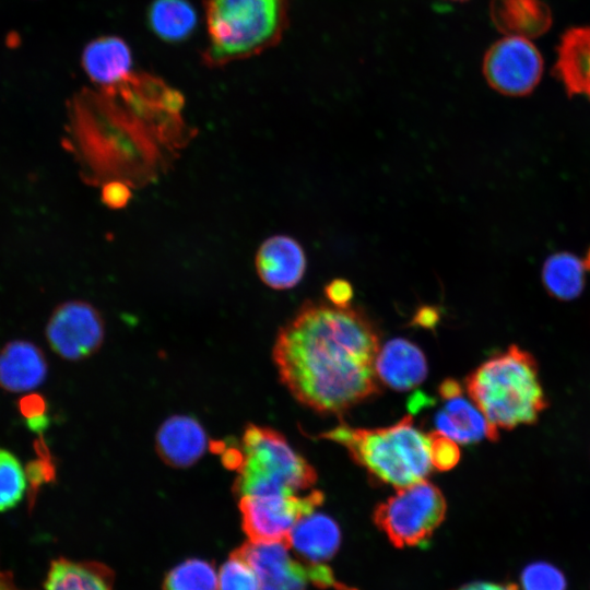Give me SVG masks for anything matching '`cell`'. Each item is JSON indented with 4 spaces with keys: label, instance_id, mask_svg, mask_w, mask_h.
Returning a JSON list of instances; mask_svg holds the SVG:
<instances>
[{
    "label": "cell",
    "instance_id": "ba28073f",
    "mask_svg": "<svg viewBox=\"0 0 590 590\" xmlns=\"http://www.w3.org/2000/svg\"><path fill=\"white\" fill-rule=\"evenodd\" d=\"M321 491L294 495H245L238 498L241 524L251 542H286L294 526L323 503Z\"/></svg>",
    "mask_w": 590,
    "mask_h": 590
},
{
    "label": "cell",
    "instance_id": "5b68a950",
    "mask_svg": "<svg viewBox=\"0 0 590 590\" xmlns=\"http://www.w3.org/2000/svg\"><path fill=\"white\" fill-rule=\"evenodd\" d=\"M239 449L240 463L233 484L238 498L245 495H294L317 481L316 470L272 428L249 424Z\"/></svg>",
    "mask_w": 590,
    "mask_h": 590
},
{
    "label": "cell",
    "instance_id": "2e32d148",
    "mask_svg": "<svg viewBox=\"0 0 590 590\" xmlns=\"http://www.w3.org/2000/svg\"><path fill=\"white\" fill-rule=\"evenodd\" d=\"M489 16L504 35L528 39L544 35L552 26V12L542 0H491Z\"/></svg>",
    "mask_w": 590,
    "mask_h": 590
},
{
    "label": "cell",
    "instance_id": "1f68e13d",
    "mask_svg": "<svg viewBox=\"0 0 590 590\" xmlns=\"http://www.w3.org/2000/svg\"><path fill=\"white\" fill-rule=\"evenodd\" d=\"M449 1L462 2V1H467V0H449Z\"/></svg>",
    "mask_w": 590,
    "mask_h": 590
},
{
    "label": "cell",
    "instance_id": "277c9868",
    "mask_svg": "<svg viewBox=\"0 0 590 590\" xmlns=\"http://www.w3.org/2000/svg\"><path fill=\"white\" fill-rule=\"evenodd\" d=\"M349 451L373 476L397 488L425 480L433 467L429 434L405 415L382 428H354L346 424L320 435Z\"/></svg>",
    "mask_w": 590,
    "mask_h": 590
},
{
    "label": "cell",
    "instance_id": "4316f807",
    "mask_svg": "<svg viewBox=\"0 0 590 590\" xmlns=\"http://www.w3.org/2000/svg\"><path fill=\"white\" fill-rule=\"evenodd\" d=\"M428 434L433 467L440 471L453 468L460 460L458 442L437 430Z\"/></svg>",
    "mask_w": 590,
    "mask_h": 590
},
{
    "label": "cell",
    "instance_id": "7402d4cb",
    "mask_svg": "<svg viewBox=\"0 0 590 590\" xmlns=\"http://www.w3.org/2000/svg\"><path fill=\"white\" fill-rule=\"evenodd\" d=\"M153 33L166 42H180L196 27L197 13L187 0H154L148 11Z\"/></svg>",
    "mask_w": 590,
    "mask_h": 590
},
{
    "label": "cell",
    "instance_id": "8fae6325",
    "mask_svg": "<svg viewBox=\"0 0 590 590\" xmlns=\"http://www.w3.org/2000/svg\"><path fill=\"white\" fill-rule=\"evenodd\" d=\"M444 406L434 415L435 430L458 444H474L483 439L495 441L499 432L493 428L477 405L464 397L461 386L453 379L439 388Z\"/></svg>",
    "mask_w": 590,
    "mask_h": 590
},
{
    "label": "cell",
    "instance_id": "5bb4252c",
    "mask_svg": "<svg viewBox=\"0 0 590 590\" xmlns=\"http://www.w3.org/2000/svg\"><path fill=\"white\" fill-rule=\"evenodd\" d=\"M208 448V437L201 424L188 415H174L158 428L155 449L164 463L173 468L194 464Z\"/></svg>",
    "mask_w": 590,
    "mask_h": 590
},
{
    "label": "cell",
    "instance_id": "44dd1931",
    "mask_svg": "<svg viewBox=\"0 0 590 590\" xmlns=\"http://www.w3.org/2000/svg\"><path fill=\"white\" fill-rule=\"evenodd\" d=\"M588 270H590V255L581 259L574 253L557 252L546 259L542 279L546 290L554 297L569 300L581 294Z\"/></svg>",
    "mask_w": 590,
    "mask_h": 590
},
{
    "label": "cell",
    "instance_id": "484cf974",
    "mask_svg": "<svg viewBox=\"0 0 590 590\" xmlns=\"http://www.w3.org/2000/svg\"><path fill=\"white\" fill-rule=\"evenodd\" d=\"M522 590H566V578L555 566L545 562L528 565L520 577Z\"/></svg>",
    "mask_w": 590,
    "mask_h": 590
},
{
    "label": "cell",
    "instance_id": "ac0fdd59",
    "mask_svg": "<svg viewBox=\"0 0 590 590\" xmlns=\"http://www.w3.org/2000/svg\"><path fill=\"white\" fill-rule=\"evenodd\" d=\"M82 66L97 87L115 85L132 71L129 46L116 36H103L92 40L83 50Z\"/></svg>",
    "mask_w": 590,
    "mask_h": 590
},
{
    "label": "cell",
    "instance_id": "6da1fadb",
    "mask_svg": "<svg viewBox=\"0 0 590 590\" xmlns=\"http://www.w3.org/2000/svg\"><path fill=\"white\" fill-rule=\"evenodd\" d=\"M379 349L377 331L359 310L308 302L279 331L273 359L298 402L338 414L379 391Z\"/></svg>",
    "mask_w": 590,
    "mask_h": 590
},
{
    "label": "cell",
    "instance_id": "ffe728a7",
    "mask_svg": "<svg viewBox=\"0 0 590 590\" xmlns=\"http://www.w3.org/2000/svg\"><path fill=\"white\" fill-rule=\"evenodd\" d=\"M46 590H113V575L97 563L57 559L51 563Z\"/></svg>",
    "mask_w": 590,
    "mask_h": 590
},
{
    "label": "cell",
    "instance_id": "4fadbf2b",
    "mask_svg": "<svg viewBox=\"0 0 590 590\" xmlns=\"http://www.w3.org/2000/svg\"><path fill=\"white\" fill-rule=\"evenodd\" d=\"M552 72L568 95L590 99V25L565 31L556 47Z\"/></svg>",
    "mask_w": 590,
    "mask_h": 590
},
{
    "label": "cell",
    "instance_id": "7a4b0ae2",
    "mask_svg": "<svg viewBox=\"0 0 590 590\" xmlns=\"http://www.w3.org/2000/svg\"><path fill=\"white\" fill-rule=\"evenodd\" d=\"M465 387L497 432L535 423L547 405L536 361L517 345L483 362L468 376Z\"/></svg>",
    "mask_w": 590,
    "mask_h": 590
},
{
    "label": "cell",
    "instance_id": "d6986e66",
    "mask_svg": "<svg viewBox=\"0 0 590 590\" xmlns=\"http://www.w3.org/2000/svg\"><path fill=\"white\" fill-rule=\"evenodd\" d=\"M341 531L338 523L323 514H309L291 531L287 544L309 563L330 559L339 550Z\"/></svg>",
    "mask_w": 590,
    "mask_h": 590
},
{
    "label": "cell",
    "instance_id": "e0dca14e",
    "mask_svg": "<svg viewBox=\"0 0 590 590\" xmlns=\"http://www.w3.org/2000/svg\"><path fill=\"white\" fill-rule=\"evenodd\" d=\"M46 375L45 356L32 342L11 341L0 351V387L4 390H33L43 384Z\"/></svg>",
    "mask_w": 590,
    "mask_h": 590
},
{
    "label": "cell",
    "instance_id": "7c38bea8",
    "mask_svg": "<svg viewBox=\"0 0 590 590\" xmlns=\"http://www.w3.org/2000/svg\"><path fill=\"white\" fill-rule=\"evenodd\" d=\"M307 259L300 244L287 235L266 238L255 256L260 281L273 290H290L304 278Z\"/></svg>",
    "mask_w": 590,
    "mask_h": 590
},
{
    "label": "cell",
    "instance_id": "52a82bcc",
    "mask_svg": "<svg viewBox=\"0 0 590 590\" xmlns=\"http://www.w3.org/2000/svg\"><path fill=\"white\" fill-rule=\"evenodd\" d=\"M286 542H251L236 551L255 570L260 590H306L309 583L337 590H353L339 582L322 563L294 559Z\"/></svg>",
    "mask_w": 590,
    "mask_h": 590
},
{
    "label": "cell",
    "instance_id": "9a60e30c",
    "mask_svg": "<svg viewBox=\"0 0 590 590\" xmlns=\"http://www.w3.org/2000/svg\"><path fill=\"white\" fill-rule=\"evenodd\" d=\"M377 377L392 389L405 391L418 386L427 375L423 352L412 342L393 339L379 349Z\"/></svg>",
    "mask_w": 590,
    "mask_h": 590
},
{
    "label": "cell",
    "instance_id": "83f0119b",
    "mask_svg": "<svg viewBox=\"0 0 590 590\" xmlns=\"http://www.w3.org/2000/svg\"><path fill=\"white\" fill-rule=\"evenodd\" d=\"M102 197L109 208H122L131 197L129 185L123 180L113 179L103 187Z\"/></svg>",
    "mask_w": 590,
    "mask_h": 590
},
{
    "label": "cell",
    "instance_id": "603a6c76",
    "mask_svg": "<svg viewBox=\"0 0 590 590\" xmlns=\"http://www.w3.org/2000/svg\"><path fill=\"white\" fill-rule=\"evenodd\" d=\"M164 590H219L217 575L206 560L190 558L175 566L166 575Z\"/></svg>",
    "mask_w": 590,
    "mask_h": 590
},
{
    "label": "cell",
    "instance_id": "d4e9b609",
    "mask_svg": "<svg viewBox=\"0 0 590 590\" xmlns=\"http://www.w3.org/2000/svg\"><path fill=\"white\" fill-rule=\"evenodd\" d=\"M217 588L219 590H260L255 570L236 550L220 569Z\"/></svg>",
    "mask_w": 590,
    "mask_h": 590
},
{
    "label": "cell",
    "instance_id": "f1b7e54d",
    "mask_svg": "<svg viewBox=\"0 0 590 590\" xmlns=\"http://www.w3.org/2000/svg\"><path fill=\"white\" fill-rule=\"evenodd\" d=\"M324 294L332 305L345 307L350 306L349 303L353 297V287L346 280L335 279L328 283Z\"/></svg>",
    "mask_w": 590,
    "mask_h": 590
},
{
    "label": "cell",
    "instance_id": "9c48e42d",
    "mask_svg": "<svg viewBox=\"0 0 590 590\" xmlns=\"http://www.w3.org/2000/svg\"><path fill=\"white\" fill-rule=\"evenodd\" d=\"M543 58L531 39L507 36L484 54L482 72L487 84L507 96L530 94L541 81Z\"/></svg>",
    "mask_w": 590,
    "mask_h": 590
},
{
    "label": "cell",
    "instance_id": "cb8c5ba5",
    "mask_svg": "<svg viewBox=\"0 0 590 590\" xmlns=\"http://www.w3.org/2000/svg\"><path fill=\"white\" fill-rule=\"evenodd\" d=\"M26 488V476L20 460L0 448V511L19 504Z\"/></svg>",
    "mask_w": 590,
    "mask_h": 590
},
{
    "label": "cell",
    "instance_id": "8992f818",
    "mask_svg": "<svg viewBox=\"0 0 590 590\" xmlns=\"http://www.w3.org/2000/svg\"><path fill=\"white\" fill-rule=\"evenodd\" d=\"M441 491L426 480L400 487L374 510L373 519L396 547L427 543L446 517Z\"/></svg>",
    "mask_w": 590,
    "mask_h": 590
},
{
    "label": "cell",
    "instance_id": "4dcf8cb0",
    "mask_svg": "<svg viewBox=\"0 0 590 590\" xmlns=\"http://www.w3.org/2000/svg\"><path fill=\"white\" fill-rule=\"evenodd\" d=\"M0 590H21L13 581V579L3 574L0 573Z\"/></svg>",
    "mask_w": 590,
    "mask_h": 590
},
{
    "label": "cell",
    "instance_id": "30bf717a",
    "mask_svg": "<svg viewBox=\"0 0 590 590\" xmlns=\"http://www.w3.org/2000/svg\"><path fill=\"white\" fill-rule=\"evenodd\" d=\"M105 323L99 311L91 304L74 299L56 307L46 328L52 351L70 361L94 354L102 345Z\"/></svg>",
    "mask_w": 590,
    "mask_h": 590
},
{
    "label": "cell",
    "instance_id": "f546056e",
    "mask_svg": "<svg viewBox=\"0 0 590 590\" xmlns=\"http://www.w3.org/2000/svg\"><path fill=\"white\" fill-rule=\"evenodd\" d=\"M457 590H517L514 585H503L489 581H474L464 585Z\"/></svg>",
    "mask_w": 590,
    "mask_h": 590
},
{
    "label": "cell",
    "instance_id": "3957f363",
    "mask_svg": "<svg viewBox=\"0 0 590 590\" xmlns=\"http://www.w3.org/2000/svg\"><path fill=\"white\" fill-rule=\"evenodd\" d=\"M292 0H206L203 61L223 67L260 55L283 38Z\"/></svg>",
    "mask_w": 590,
    "mask_h": 590
}]
</instances>
